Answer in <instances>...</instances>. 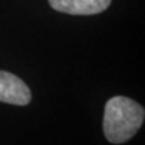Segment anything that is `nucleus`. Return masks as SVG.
<instances>
[{
    "label": "nucleus",
    "instance_id": "3",
    "mask_svg": "<svg viewBox=\"0 0 145 145\" xmlns=\"http://www.w3.org/2000/svg\"><path fill=\"white\" fill-rule=\"evenodd\" d=\"M112 0H48L55 11L70 15H95L110 5Z\"/></svg>",
    "mask_w": 145,
    "mask_h": 145
},
{
    "label": "nucleus",
    "instance_id": "2",
    "mask_svg": "<svg viewBox=\"0 0 145 145\" xmlns=\"http://www.w3.org/2000/svg\"><path fill=\"white\" fill-rule=\"evenodd\" d=\"M30 101L31 90L20 78L11 72L0 71V102L24 106Z\"/></svg>",
    "mask_w": 145,
    "mask_h": 145
},
{
    "label": "nucleus",
    "instance_id": "1",
    "mask_svg": "<svg viewBox=\"0 0 145 145\" xmlns=\"http://www.w3.org/2000/svg\"><path fill=\"white\" fill-rule=\"evenodd\" d=\"M144 108L128 97H113L105 105L104 133L108 141L122 144L137 133L144 122Z\"/></svg>",
    "mask_w": 145,
    "mask_h": 145
}]
</instances>
